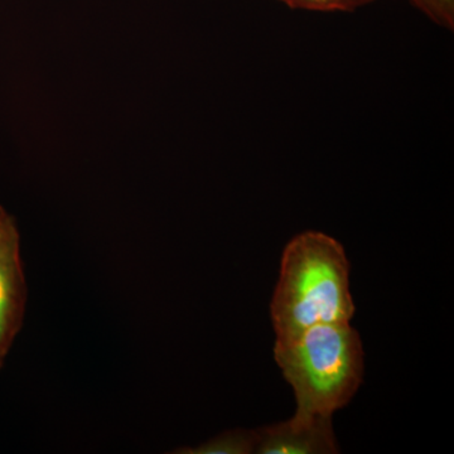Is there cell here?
Segmentation results:
<instances>
[{
    "instance_id": "3957f363",
    "label": "cell",
    "mask_w": 454,
    "mask_h": 454,
    "mask_svg": "<svg viewBox=\"0 0 454 454\" xmlns=\"http://www.w3.org/2000/svg\"><path fill=\"white\" fill-rule=\"evenodd\" d=\"M259 454H333L340 452L333 417L294 414L286 422L258 430Z\"/></svg>"
},
{
    "instance_id": "8992f818",
    "label": "cell",
    "mask_w": 454,
    "mask_h": 454,
    "mask_svg": "<svg viewBox=\"0 0 454 454\" xmlns=\"http://www.w3.org/2000/svg\"><path fill=\"white\" fill-rule=\"evenodd\" d=\"M293 9L312 12H354L375 0H279Z\"/></svg>"
},
{
    "instance_id": "9c48e42d",
    "label": "cell",
    "mask_w": 454,
    "mask_h": 454,
    "mask_svg": "<svg viewBox=\"0 0 454 454\" xmlns=\"http://www.w3.org/2000/svg\"><path fill=\"white\" fill-rule=\"evenodd\" d=\"M5 352L3 351L2 348H0V369H2V366H3V363H4V357H5Z\"/></svg>"
},
{
    "instance_id": "277c9868",
    "label": "cell",
    "mask_w": 454,
    "mask_h": 454,
    "mask_svg": "<svg viewBox=\"0 0 454 454\" xmlns=\"http://www.w3.org/2000/svg\"><path fill=\"white\" fill-rule=\"evenodd\" d=\"M26 298L20 238L14 223L0 240V348L5 354L22 328Z\"/></svg>"
},
{
    "instance_id": "52a82bcc",
    "label": "cell",
    "mask_w": 454,
    "mask_h": 454,
    "mask_svg": "<svg viewBox=\"0 0 454 454\" xmlns=\"http://www.w3.org/2000/svg\"><path fill=\"white\" fill-rule=\"evenodd\" d=\"M435 25L453 31L454 0H408Z\"/></svg>"
},
{
    "instance_id": "7a4b0ae2",
    "label": "cell",
    "mask_w": 454,
    "mask_h": 454,
    "mask_svg": "<svg viewBox=\"0 0 454 454\" xmlns=\"http://www.w3.org/2000/svg\"><path fill=\"white\" fill-rule=\"evenodd\" d=\"M274 357L294 390L297 414L333 417L363 382V342L349 324L317 325L277 340Z\"/></svg>"
},
{
    "instance_id": "6da1fadb",
    "label": "cell",
    "mask_w": 454,
    "mask_h": 454,
    "mask_svg": "<svg viewBox=\"0 0 454 454\" xmlns=\"http://www.w3.org/2000/svg\"><path fill=\"white\" fill-rule=\"evenodd\" d=\"M270 313L277 340L317 325L349 324L355 304L342 245L317 231L293 238L284 249Z\"/></svg>"
},
{
    "instance_id": "ba28073f",
    "label": "cell",
    "mask_w": 454,
    "mask_h": 454,
    "mask_svg": "<svg viewBox=\"0 0 454 454\" xmlns=\"http://www.w3.org/2000/svg\"><path fill=\"white\" fill-rule=\"evenodd\" d=\"M13 217L9 216L4 208L0 206V240L7 234L8 230L14 225Z\"/></svg>"
},
{
    "instance_id": "5b68a950",
    "label": "cell",
    "mask_w": 454,
    "mask_h": 454,
    "mask_svg": "<svg viewBox=\"0 0 454 454\" xmlns=\"http://www.w3.org/2000/svg\"><path fill=\"white\" fill-rule=\"evenodd\" d=\"M258 430L232 429L195 448H181L173 453L181 454H250L258 446Z\"/></svg>"
}]
</instances>
